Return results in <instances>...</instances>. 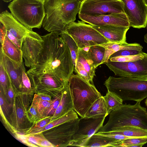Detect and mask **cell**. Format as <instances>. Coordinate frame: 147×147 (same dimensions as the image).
Returning a JSON list of instances; mask_svg holds the SVG:
<instances>
[{"label": "cell", "instance_id": "47", "mask_svg": "<svg viewBox=\"0 0 147 147\" xmlns=\"http://www.w3.org/2000/svg\"><path fill=\"white\" fill-rule=\"evenodd\" d=\"M5 2H9L12 1L13 0H2Z\"/></svg>", "mask_w": 147, "mask_h": 147}, {"label": "cell", "instance_id": "38", "mask_svg": "<svg viewBox=\"0 0 147 147\" xmlns=\"http://www.w3.org/2000/svg\"><path fill=\"white\" fill-rule=\"evenodd\" d=\"M142 51L134 49H124L119 51L112 55L109 58L118 56H124L137 55Z\"/></svg>", "mask_w": 147, "mask_h": 147}, {"label": "cell", "instance_id": "3", "mask_svg": "<svg viewBox=\"0 0 147 147\" xmlns=\"http://www.w3.org/2000/svg\"><path fill=\"white\" fill-rule=\"evenodd\" d=\"M136 102L134 105L123 104L111 111L107 123L98 132L103 133L114 131L125 125L137 126L147 130V111Z\"/></svg>", "mask_w": 147, "mask_h": 147}, {"label": "cell", "instance_id": "35", "mask_svg": "<svg viewBox=\"0 0 147 147\" xmlns=\"http://www.w3.org/2000/svg\"><path fill=\"white\" fill-rule=\"evenodd\" d=\"M0 106L3 114L7 115L11 111L13 106L8 102L3 91L0 90Z\"/></svg>", "mask_w": 147, "mask_h": 147}, {"label": "cell", "instance_id": "26", "mask_svg": "<svg viewBox=\"0 0 147 147\" xmlns=\"http://www.w3.org/2000/svg\"><path fill=\"white\" fill-rule=\"evenodd\" d=\"M87 53L96 68L102 64L105 53L104 47L100 45L90 46Z\"/></svg>", "mask_w": 147, "mask_h": 147}, {"label": "cell", "instance_id": "21", "mask_svg": "<svg viewBox=\"0 0 147 147\" xmlns=\"http://www.w3.org/2000/svg\"><path fill=\"white\" fill-rule=\"evenodd\" d=\"M0 50L7 57L16 62L20 63L23 61L21 50L6 36L1 45Z\"/></svg>", "mask_w": 147, "mask_h": 147}, {"label": "cell", "instance_id": "5", "mask_svg": "<svg viewBox=\"0 0 147 147\" xmlns=\"http://www.w3.org/2000/svg\"><path fill=\"white\" fill-rule=\"evenodd\" d=\"M68 82L74 110L84 117L94 102L102 96L93 84L77 74H73Z\"/></svg>", "mask_w": 147, "mask_h": 147}, {"label": "cell", "instance_id": "10", "mask_svg": "<svg viewBox=\"0 0 147 147\" xmlns=\"http://www.w3.org/2000/svg\"><path fill=\"white\" fill-rule=\"evenodd\" d=\"M105 117L79 119L78 129L73 135L70 146L83 147L88 140L103 126Z\"/></svg>", "mask_w": 147, "mask_h": 147}, {"label": "cell", "instance_id": "45", "mask_svg": "<svg viewBox=\"0 0 147 147\" xmlns=\"http://www.w3.org/2000/svg\"><path fill=\"white\" fill-rule=\"evenodd\" d=\"M38 95L39 97L41 99L49 101H51V96L48 94L43 93H38Z\"/></svg>", "mask_w": 147, "mask_h": 147}, {"label": "cell", "instance_id": "15", "mask_svg": "<svg viewBox=\"0 0 147 147\" xmlns=\"http://www.w3.org/2000/svg\"><path fill=\"white\" fill-rule=\"evenodd\" d=\"M0 63L15 91L21 92L22 72L25 68L23 61L20 63L16 62L7 57L0 50Z\"/></svg>", "mask_w": 147, "mask_h": 147}, {"label": "cell", "instance_id": "34", "mask_svg": "<svg viewBox=\"0 0 147 147\" xmlns=\"http://www.w3.org/2000/svg\"><path fill=\"white\" fill-rule=\"evenodd\" d=\"M32 89L30 80L25 68L22 72L21 92H30Z\"/></svg>", "mask_w": 147, "mask_h": 147}, {"label": "cell", "instance_id": "1", "mask_svg": "<svg viewBox=\"0 0 147 147\" xmlns=\"http://www.w3.org/2000/svg\"><path fill=\"white\" fill-rule=\"evenodd\" d=\"M41 37L42 48L37 62L27 73L51 74L68 81L74 65L68 46L58 33L51 32Z\"/></svg>", "mask_w": 147, "mask_h": 147}, {"label": "cell", "instance_id": "30", "mask_svg": "<svg viewBox=\"0 0 147 147\" xmlns=\"http://www.w3.org/2000/svg\"><path fill=\"white\" fill-rule=\"evenodd\" d=\"M33 100L36 103L39 111L42 117L44 118L47 117L52 100L49 101L43 100L40 98L38 94L35 95Z\"/></svg>", "mask_w": 147, "mask_h": 147}, {"label": "cell", "instance_id": "42", "mask_svg": "<svg viewBox=\"0 0 147 147\" xmlns=\"http://www.w3.org/2000/svg\"><path fill=\"white\" fill-rule=\"evenodd\" d=\"M26 143L28 145H38L40 138H38L33 136H26Z\"/></svg>", "mask_w": 147, "mask_h": 147}, {"label": "cell", "instance_id": "12", "mask_svg": "<svg viewBox=\"0 0 147 147\" xmlns=\"http://www.w3.org/2000/svg\"><path fill=\"white\" fill-rule=\"evenodd\" d=\"M123 3L125 13L130 26L140 28L147 24V6L143 0H120Z\"/></svg>", "mask_w": 147, "mask_h": 147}, {"label": "cell", "instance_id": "14", "mask_svg": "<svg viewBox=\"0 0 147 147\" xmlns=\"http://www.w3.org/2000/svg\"><path fill=\"white\" fill-rule=\"evenodd\" d=\"M78 16L82 20L92 25L130 27L128 19L125 13L92 15L79 14Z\"/></svg>", "mask_w": 147, "mask_h": 147}, {"label": "cell", "instance_id": "23", "mask_svg": "<svg viewBox=\"0 0 147 147\" xmlns=\"http://www.w3.org/2000/svg\"><path fill=\"white\" fill-rule=\"evenodd\" d=\"M108 115L106 103L102 96L94 102L84 117L93 118L106 117Z\"/></svg>", "mask_w": 147, "mask_h": 147}, {"label": "cell", "instance_id": "32", "mask_svg": "<svg viewBox=\"0 0 147 147\" xmlns=\"http://www.w3.org/2000/svg\"><path fill=\"white\" fill-rule=\"evenodd\" d=\"M145 53L142 52L139 54L124 56H118L110 57L109 60L113 61L129 62L142 59Z\"/></svg>", "mask_w": 147, "mask_h": 147}, {"label": "cell", "instance_id": "27", "mask_svg": "<svg viewBox=\"0 0 147 147\" xmlns=\"http://www.w3.org/2000/svg\"><path fill=\"white\" fill-rule=\"evenodd\" d=\"M103 97L106 103L108 115L111 111L123 104V100L116 94L111 92L108 91Z\"/></svg>", "mask_w": 147, "mask_h": 147}, {"label": "cell", "instance_id": "37", "mask_svg": "<svg viewBox=\"0 0 147 147\" xmlns=\"http://www.w3.org/2000/svg\"><path fill=\"white\" fill-rule=\"evenodd\" d=\"M62 91L63 90L56 96L54 99L52 100V103L48 113L47 116H53L61 100L62 95Z\"/></svg>", "mask_w": 147, "mask_h": 147}, {"label": "cell", "instance_id": "6", "mask_svg": "<svg viewBox=\"0 0 147 147\" xmlns=\"http://www.w3.org/2000/svg\"><path fill=\"white\" fill-rule=\"evenodd\" d=\"M44 0H13L8 5L11 13L20 23L32 30L40 28L45 16Z\"/></svg>", "mask_w": 147, "mask_h": 147}, {"label": "cell", "instance_id": "28", "mask_svg": "<svg viewBox=\"0 0 147 147\" xmlns=\"http://www.w3.org/2000/svg\"><path fill=\"white\" fill-rule=\"evenodd\" d=\"M59 35L69 49L75 66L76 63L78 51L79 48L77 45L73 38L65 31H63Z\"/></svg>", "mask_w": 147, "mask_h": 147}, {"label": "cell", "instance_id": "7", "mask_svg": "<svg viewBox=\"0 0 147 147\" xmlns=\"http://www.w3.org/2000/svg\"><path fill=\"white\" fill-rule=\"evenodd\" d=\"M85 23L82 20L71 22L67 25L64 31L73 38L78 48L82 49L109 42L90 24Z\"/></svg>", "mask_w": 147, "mask_h": 147}, {"label": "cell", "instance_id": "41", "mask_svg": "<svg viewBox=\"0 0 147 147\" xmlns=\"http://www.w3.org/2000/svg\"><path fill=\"white\" fill-rule=\"evenodd\" d=\"M101 135L112 138L118 141H121L127 139L135 138L127 137L122 135L117 134H105L98 133Z\"/></svg>", "mask_w": 147, "mask_h": 147}, {"label": "cell", "instance_id": "20", "mask_svg": "<svg viewBox=\"0 0 147 147\" xmlns=\"http://www.w3.org/2000/svg\"><path fill=\"white\" fill-rule=\"evenodd\" d=\"M105 49L104 57L102 61V64L107 62L110 56L114 53L121 50L124 49H134L142 51V47L137 43H117L109 42L100 45Z\"/></svg>", "mask_w": 147, "mask_h": 147}, {"label": "cell", "instance_id": "40", "mask_svg": "<svg viewBox=\"0 0 147 147\" xmlns=\"http://www.w3.org/2000/svg\"><path fill=\"white\" fill-rule=\"evenodd\" d=\"M5 35L20 49L21 50L23 41L18 38L6 29Z\"/></svg>", "mask_w": 147, "mask_h": 147}, {"label": "cell", "instance_id": "2", "mask_svg": "<svg viewBox=\"0 0 147 147\" xmlns=\"http://www.w3.org/2000/svg\"><path fill=\"white\" fill-rule=\"evenodd\" d=\"M81 3L78 0H44L46 15L43 27L60 34L67 25L75 20Z\"/></svg>", "mask_w": 147, "mask_h": 147}, {"label": "cell", "instance_id": "17", "mask_svg": "<svg viewBox=\"0 0 147 147\" xmlns=\"http://www.w3.org/2000/svg\"><path fill=\"white\" fill-rule=\"evenodd\" d=\"M42 42L29 36L23 39L21 50L26 67L30 68L36 63L42 49Z\"/></svg>", "mask_w": 147, "mask_h": 147}, {"label": "cell", "instance_id": "29", "mask_svg": "<svg viewBox=\"0 0 147 147\" xmlns=\"http://www.w3.org/2000/svg\"><path fill=\"white\" fill-rule=\"evenodd\" d=\"M147 143V138H135L117 142L115 147H141Z\"/></svg>", "mask_w": 147, "mask_h": 147}, {"label": "cell", "instance_id": "18", "mask_svg": "<svg viewBox=\"0 0 147 147\" xmlns=\"http://www.w3.org/2000/svg\"><path fill=\"white\" fill-rule=\"evenodd\" d=\"M91 25L110 42L117 43L127 42L126 34L129 27L113 25L96 26Z\"/></svg>", "mask_w": 147, "mask_h": 147}, {"label": "cell", "instance_id": "4", "mask_svg": "<svg viewBox=\"0 0 147 147\" xmlns=\"http://www.w3.org/2000/svg\"><path fill=\"white\" fill-rule=\"evenodd\" d=\"M104 85L108 91L115 93L123 101L141 102L147 97V78L110 76Z\"/></svg>", "mask_w": 147, "mask_h": 147}, {"label": "cell", "instance_id": "46", "mask_svg": "<svg viewBox=\"0 0 147 147\" xmlns=\"http://www.w3.org/2000/svg\"><path fill=\"white\" fill-rule=\"evenodd\" d=\"M144 41L146 43H147V34H146L144 36Z\"/></svg>", "mask_w": 147, "mask_h": 147}, {"label": "cell", "instance_id": "19", "mask_svg": "<svg viewBox=\"0 0 147 147\" xmlns=\"http://www.w3.org/2000/svg\"><path fill=\"white\" fill-rule=\"evenodd\" d=\"M72 110H74L73 105L68 81L65 88L63 90L61 100L52 117V121L63 115Z\"/></svg>", "mask_w": 147, "mask_h": 147}, {"label": "cell", "instance_id": "48", "mask_svg": "<svg viewBox=\"0 0 147 147\" xmlns=\"http://www.w3.org/2000/svg\"><path fill=\"white\" fill-rule=\"evenodd\" d=\"M146 5L147 6V0H143Z\"/></svg>", "mask_w": 147, "mask_h": 147}, {"label": "cell", "instance_id": "25", "mask_svg": "<svg viewBox=\"0 0 147 147\" xmlns=\"http://www.w3.org/2000/svg\"><path fill=\"white\" fill-rule=\"evenodd\" d=\"M78 118L77 113L74 110L69 111L63 115L51 121L41 129L28 132L30 135L37 134L49 129L71 120Z\"/></svg>", "mask_w": 147, "mask_h": 147}, {"label": "cell", "instance_id": "16", "mask_svg": "<svg viewBox=\"0 0 147 147\" xmlns=\"http://www.w3.org/2000/svg\"><path fill=\"white\" fill-rule=\"evenodd\" d=\"M96 68L87 52L79 48L77 61L74 69L77 74L88 82L93 84V80L95 75Z\"/></svg>", "mask_w": 147, "mask_h": 147}, {"label": "cell", "instance_id": "8", "mask_svg": "<svg viewBox=\"0 0 147 147\" xmlns=\"http://www.w3.org/2000/svg\"><path fill=\"white\" fill-rule=\"evenodd\" d=\"M105 64L117 76L120 77L147 78V53L142 59L129 62L111 61Z\"/></svg>", "mask_w": 147, "mask_h": 147}, {"label": "cell", "instance_id": "9", "mask_svg": "<svg viewBox=\"0 0 147 147\" xmlns=\"http://www.w3.org/2000/svg\"><path fill=\"white\" fill-rule=\"evenodd\" d=\"M125 13L120 0H85L81 3L78 14L102 15Z\"/></svg>", "mask_w": 147, "mask_h": 147}, {"label": "cell", "instance_id": "39", "mask_svg": "<svg viewBox=\"0 0 147 147\" xmlns=\"http://www.w3.org/2000/svg\"><path fill=\"white\" fill-rule=\"evenodd\" d=\"M15 92H16L10 82L9 86L5 95L7 100L13 106L16 96L15 94Z\"/></svg>", "mask_w": 147, "mask_h": 147}, {"label": "cell", "instance_id": "44", "mask_svg": "<svg viewBox=\"0 0 147 147\" xmlns=\"http://www.w3.org/2000/svg\"><path fill=\"white\" fill-rule=\"evenodd\" d=\"M38 145L42 147L53 146L52 144L48 141L41 138H40Z\"/></svg>", "mask_w": 147, "mask_h": 147}, {"label": "cell", "instance_id": "22", "mask_svg": "<svg viewBox=\"0 0 147 147\" xmlns=\"http://www.w3.org/2000/svg\"><path fill=\"white\" fill-rule=\"evenodd\" d=\"M101 133L120 134L132 138H147V130L132 125L123 126L113 131Z\"/></svg>", "mask_w": 147, "mask_h": 147}, {"label": "cell", "instance_id": "50", "mask_svg": "<svg viewBox=\"0 0 147 147\" xmlns=\"http://www.w3.org/2000/svg\"><path fill=\"white\" fill-rule=\"evenodd\" d=\"M78 0L79 1H80L81 2H83L85 0Z\"/></svg>", "mask_w": 147, "mask_h": 147}, {"label": "cell", "instance_id": "33", "mask_svg": "<svg viewBox=\"0 0 147 147\" xmlns=\"http://www.w3.org/2000/svg\"><path fill=\"white\" fill-rule=\"evenodd\" d=\"M0 90L3 91L5 95L10 85V82L8 75L0 63Z\"/></svg>", "mask_w": 147, "mask_h": 147}, {"label": "cell", "instance_id": "13", "mask_svg": "<svg viewBox=\"0 0 147 147\" xmlns=\"http://www.w3.org/2000/svg\"><path fill=\"white\" fill-rule=\"evenodd\" d=\"M0 23L14 36L23 41L29 36L43 41L41 36L20 23L11 13L6 10L0 14Z\"/></svg>", "mask_w": 147, "mask_h": 147}, {"label": "cell", "instance_id": "11", "mask_svg": "<svg viewBox=\"0 0 147 147\" xmlns=\"http://www.w3.org/2000/svg\"><path fill=\"white\" fill-rule=\"evenodd\" d=\"M27 74L33 89L38 93H53L58 94L64 89L68 81L51 74Z\"/></svg>", "mask_w": 147, "mask_h": 147}, {"label": "cell", "instance_id": "24", "mask_svg": "<svg viewBox=\"0 0 147 147\" xmlns=\"http://www.w3.org/2000/svg\"><path fill=\"white\" fill-rule=\"evenodd\" d=\"M118 141L102 136L97 133L93 134L84 144L83 147H115Z\"/></svg>", "mask_w": 147, "mask_h": 147}, {"label": "cell", "instance_id": "31", "mask_svg": "<svg viewBox=\"0 0 147 147\" xmlns=\"http://www.w3.org/2000/svg\"><path fill=\"white\" fill-rule=\"evenodd\" d=\"M26 114L28 119L32 122H36L44 118L40 114L36 103L33 100L32 105L26 111Z\"/></svg>", "mask_w": 147, "mask_h": 147}, {"label": "cell", "instance_id": "36", "mask_svg": "<svg viewBox=\"0 0 147 147\" xmlns=\"http://www.w3.org/2000/svg\"><path fill=\"white\" fill-rule=\"evenodd\" d=\"M52 117L48 116L36 122L34 125L32 127L28 132L40 129L52 121Z\"/></svg>", "mask_w": 147, "mask_h": 147}, {"label": "cell", "instance_id": "43", "mask_svg": "<svg viewBox=\"0 0 147 147\" xmlns=\"http://www.w3.org/2000/svg\"><path fill=\"white\" fill-rule=\"evenodd\" d=\"M6 29L5 26L0 23V41L1 45L2 44L4 37L6 36Z\"/></svg>", "mask_w": 147, "mask_h": 147}, {"label": "cell", "instance_id": "49", "mask_svg": "<svg viewBox=\"0 0 147 147\" xmlns=\"http://www.w3.org/2000/svg\"><path fill=\"white\" fill-rule=\"evenodd\" d=\"M145 103L146 105L147 106V97H146V98L145 100Z\"/></svg>", "mask_w": 147, "mask_h": 147}]
</instances>
